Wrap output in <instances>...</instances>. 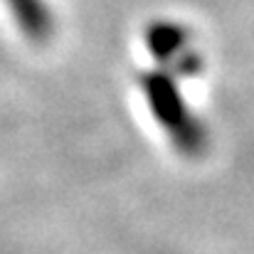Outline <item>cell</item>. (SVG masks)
I'll use <instances>...</instances> for the list:
<instances>
[{"label":"cell","mask_w":254,"mask_h":254,"mask_svg":"<svg viewBox=\"0 0 254 254\" xmlns=\"http://www.w3.org/2000/svg\"><path fill=\"white\" fill-rule=\"evenodd\" d=\"M151 104H153V111L158 114L161 124L178 141V148H183L185 153H197L202 148L200 128L195 126V121L188 119L183 101L175 96V91L170 86H166L163 82H156L151 86Z\"/></svg>","instance_id":"cell-1"}]
</instances>
